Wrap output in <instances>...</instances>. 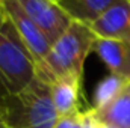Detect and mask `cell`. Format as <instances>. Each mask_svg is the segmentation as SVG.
<instances>
[{"label": "cell", "mask_w": 130, "mask_h": 128, "mask_svg": "<svg viewBox=\"0 0 130 128\" xmlns=\"http://www.w3.org/2000/svg\"><path fill=\"white\" fill-rule=\"evenodd\" d=\"M82 78L79 75H62L58 77L52 84V99L55 110L59 118L71 116L80 112V92H82Z\"/></svg>", "instance_id": "7"}, {"label": "cell", "mask_w": 130, "mask_h": 128, "mask_svg": "<svg viewBox=\"0 0 130 128\" xmlns=\"http://www.w3.org/2000/svg\"><path fill=\"white\" fill-rule=\"evenodd\" d=\"M6 20H8V17H6V12H5V8H3V5H2V2H0V30H2V27H3V24L6 23Z\"/></svg>", "instance_id": "13"}, {"label": "cell", "mask_w": 130, "mask_h": 128, "mask_svg": "<svg viewBox=\"0 0 130 128\" xmlns=\"http://www.w3.org/2000/svg\"><path fill=\"white\" fill-rule=\"evenodd\" d=\"M97 36L86 23L73 21L62 36L53 42L45 60L36 66V77L52 84L58 77H83V66L89 53L94 50Z\"/></svg>", "instance_id": "1"}, {"label": "cell", "mask_w": 130, "mask_h": 128, "mask_svg": "<svg viewBox=\"0 0 130 128\" xmlns=\"http://www.w3.org/2000/svg\"><path fill=\"white\" fill-rule=\"evenodd\" d=\"M36 77V62L32 53L17 33L14 24L6 20L0 30V99L21 92Z\"/></svg>", "instance_id": "3"}, {"label": "cell", "mask_w": 130, "mask_h": 128, "mask_svg": "<svg viewBox=\"0 0 130 128\" xmlns=\"http://www.w3.org/2000/svg\"><path fill=\"white\" fill-rule=\"evenodd\" d=\"M88 26L97 38L130 42V0L115 3Z\"/></svg>", "instance_id": "6"}, {"label": "cell", "mask_w": 130, "mask_h": 128, "mask_svg": "<svg viewBox=\"0 0 130 128\" xmlns=\"http://www.w3.org/2000/svg\"><path fill=\"white\" fill-rule=\"evenodd\" d=\"M126 83H129V81H126L113 74H109L107 77H104L95 88L92 109H100V107L106 105L107 102H110L120 94V91L126 86Z\"/></svg>", "instance_id": "11"}, {"label": "cell", "mask_w": 130, "mask_h": 128, "mask_svg": "<svg viewBox=\"0 0 130 128\" xmlns=\"http://www.w3.org/2000/svg\"><path fill=\"white\" fill-rule=\"evenodd\" d=\"M97 121V119H95ZM97 128H112V127H107V125H103V124H98L97 122Z\"/></svg>", "instance_id": "14"}, {"label": "cell", "mask_w": 130, "mask_h": 128, "mask_svg": "<svg viewBox=\"0 0 130 128\" xmlns=\"http://www.w3.org/2000/svg\"><path fill=\"white\" fill-rule=\"evenodd\" d=\"M0 128H6V125H5L3 121H2V118H0Z\"/></svg>", "instance_id": "15"}, {"label": "cell", "mask_w": 130, "mask_h": 128, "mask_svg": "<svg viewBox=\"0 0 130 128\" xmlns=\"http://www.w3.org/2000/svg\"><path fill=\"white\" fill-rule=\"evenodd\" d=\"M61 8L74 20L89 24L104 11L121 0H56Z\"/></svg>", "instance_id": "10"}, {"label": "cell", "mask_w": 130, "mask_h": 128, "mask_svg": "<svg viewBox=\"0 0 130 128\" xmlns=\"http://www.w3.org/2000/svg\"><path fill=\"white\" fill-rule=\"evenodd\" d=\"M17 3L48 38L52 45L74 21L56 0H17Z\"/></svg>", "instance_id": "4"}, {"label": "cell", "mask_w": 130, "mask_h": 128, "mask_svg": "<svg viewBox=\"0 0 130 128\" xmlns=\"http://www.w3.org/2000/svg\"><path fill=\"white\" fill-rule=\"evenodd\" d=\"M8 20L14 24L17 33L32 53L33 59L36 62V66L42 63L52 48V42L48 38L41 32V29L33 23L32 20L26 15V12L21 9V6L17 3V0H0Z\"/></svg>", "instance_id": "5"}, {"label": "cell", "mask_w": 130, "mask_h": 128, "mask_svg": "<svg viewBox=\"0 0 130 128\" xmlns=\"http://www.w3.org/2000/svg\"><path fill=\"white\" fill-rule=\"evenodd\" d=\"M98 124L112 128H130V81L110 102L100 109H92Z\"/></svg>", "instance_id": "9"}, {"label": "cell", "mask_w": 130, "mask_h": 128, "mask_svg": "<svg viewBox=\"0 0 130 128\" xmlns=\"http://www.w3.org/2000/svg\"><path fill=\"white\" fill-rule=\"evenodd\" d=\"M110 74L130 81V42L97 38L94 50Z\"/></svg>", "instance_id": "8"}, {"label": "cell", "mask_w": 130, "mask_h": 128, "mask_svg": "<svg viewBox=\"0 0 130 128\" xmlns=\"http://www.w3.org/2000/svg\"><path fill=\"white\" fill-rule=\"evenodd\" d=\"M0 118L6 128H55L59 116L50 84L35 77L21 92L2 98Z\"/></svg>", "instance_id": "2"}, {"label": "cell", "mask_w": 130, "mask_h": 128, "mask_svg": "<svg viewBox=\"0 0 130 128\" xmlns=\"http://www.w3.org/2000/svg\"><path fill=\"white\" fill-rule=\"evenodd\" d=\"M55 128H97V121L94 118L92 107L80 110L71 116L59 118Z\"/></svg>", "instance_id": "12"}]
</instances>
